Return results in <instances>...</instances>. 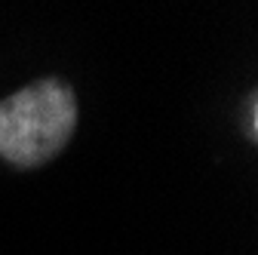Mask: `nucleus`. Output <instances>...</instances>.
Returning <instances> with one entry per match:
<instances>
[{
    "mask_svg": "<svg viewBox=\"0 0 258 255\" xmlns=\"http://www.w3.org/2000/svg\"><path fill=\"white\" fill-rule=\"evenodd\" d=\"M77 130V95L58 77H40L0 102V157L19 169L49 163Z\"/></svg>",
    "mask_w": 258,
    "mask_h": 255,
    "instance_id": "f257e3e1",
    "label": "nucleus"
}]
</instances>
